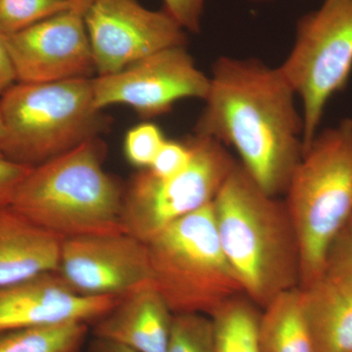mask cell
Listing matches in <instances>:
<instances>
[{"mask_svg": "<svg viewBox=\"0 0 352 352\" xmlns=\"http://www.w3.org/2000/svg\"><path fill=\"white\" fill-rule=\"evenodd\" d=\"M300 249V287L323 276L331 248L352 217V120L318 132L286 191Z\"/></svg>", "mask_w": 352, "mask_h": 352, "instance_id": "obj_4", "label": "cell"}, {"mask_svg": "<svg viewBox=\"0 0 352 352\" xmlns=\"http://www.w3.org/2000/svg\"><path fill=\"white\" fill-rule=\"evenodd\" d=\"M258 308L243 294L210 315L215 352H261Z\"/></svg>", "mask_w": 352, "mask_h": 352, "instance_id": "obj_18", "label": "cell"}, {"mask_svg": "<svg viewBox=\"0 0 352 352\" xmlns=\"http://www.w3.org/2000/svg\"><path fill=\"white\" fill-rule=\"evenodd\" d=\"M324 274L352 294V233L346 229L333 242Z\"/></svg>", "mask_w": 352, "mask_h": 352, "instance_id": "obj_23", "label": "cell"}, {"mask_svg": "<svg viewBox=\"0 0 352 352\" xmlns=\"http://www.w3.org/2000/svg\"><path fill=\"white\" fill-rule=\"evenodd\" d=\"M61 244L13 208H0V288L56 271Z\"/></svg>", "mask_w": 352, "mask_h": 352, "instance_id": "obj_15", "label": "cell"}, {"mask_svg": "<svg viewBox=\"0 0 352 352\" xmlns=\"http://www.w3.org/2000/svg\"><path fill=\"white\" fill-rule=\"evenodd\" d=\"M194 134L236 150L266 193H285L303 151L302 116L280 69L256 58L219 57Z\"/></svg>", "mask_w": 352, "mask_h": 352, "instance_id": "obj_1", "label": "cell"}, {"mask_svg": "<svg viewBox=\"0 0 352 352\" xmlns=\"http://www.w3.org/2000/svg\"><path fill=\"white\" fill-rule=\"evenodd\" d=\"M72 2V9L78 12L85 14L87 7L91 3L92 0H69Z\"/></svg>", "mask_w": 352, "mask_h": 352, "instance_id": "obj_29", "label": "cell"}, {"mask_svg": "<svg viewBox=\"0 0 352 352\" xmlns=\"http://www.w3.org/2000/svg\"><path fill=\"white\" fill-rule=\"evenodd\" d=\"M87 331L85 323L4 331L0 332V352H78Z\"/></svg>", "mask_w": 352, "mask_h": 352, "instance_id": "obj_19", "label": "cell"}, {"mask_svg": "<svg viewBox=\"0 0 352 352\" xmlns=\"http://www.w3.org/2000/svg\"><path fill=\"white\" fill-rule=\"evenodd\" d=\"M69 9V0H0V34L13 36Z\"/></svg>", "mask_w": 352, "mask_h": 352, "instance_id": "obj_20", "label": "cell"}, {"mask_svg": "<svg viewBox=\"0 0 352 352\" xmlns=\"http://www.w3.org/2000/svg\"><path fill=\"white\" fill-rule=\"evenodd\" d=\"M212 207L224 256L254 305L263 309L300 287V249L285 201L264 192L237 163Z\"/></svg>", "mask_w": 352, "mask_h": 352, "instance_id": "obj_2", "label": "cell"}, {"mask_svg": "<svg viewBox=\"0 0 352 352\" xmlns=\"http://www.w3.org/2000/svg\"><path fill=\"white\" fill-rule=\"evenodd\" d=\"M4 134H6V131H4L3 120H2L1 113H0V153H1L2 144H3Z\"/></svg>", "mask_w": 352, "mask_h": 352, "instance_id": "obj_30", "label": "cell"}, {"mask_svg": "<svg viewBox=\"0 0 352 352\" xmlns=\"http://www.w3.org/2000/svg\"><path fill=\"white\" fill-rule=\"evenodd\" d=\"M89 352H138L124 344L110 342V340L96 339L90 346Z\"/></svg>", "mask_w": 352, "mask_h": 352, "instance_id": "obj_28", "label": "cell"}, {"mask_svg": "<svg viewBox=\"0 0 352 352\" xmlns=\"http://www.w3.org/2000/svg\"><path fill=\"white\" fill-rule=\"evenodd\" d=\"M146 247L152 283L173 314L210 316L244 294L220 245L212 203L176 220Z\"/></svg>", "mask_w": 352, "mask_h": 352, "instance_id": "obj_6", "label": "cell"}, {"mask_svg": "<svg viewBox=\"0 0 352 352\" xmlns=\"http://www.w3.org/2000/svg\"><path fill=\"white\" fill-rule=\"evenodd\" d=\"M191 159L192 149L188 139L185 142L166 139L148 170L157 177H171L182 173L189 166Z\"/></svg>", "mask_w": 352, "mask_h": 352, "instance_id": "obj_24", "label": "cell"}, {"mask_svg": "<svg viewBox=\"0 0 352 352\" xmlns=\"http://www.w3.org/2000/svg\"><path fill=\"white\" fill-rule=\"evenodd\" d=\"M17 82L12 64L4 41L3 36L0 34V96Z\"/></svg>", "mask_w": 352, "mask_h": 352, "instance_id": "obj_27", "label": "cell"}, {"mask_svg": "<svg viewBox=\"0 0 352 352\" xmlns=\"http://www.w3.org/2000/svg\"><path fill=\"white\" fill-rule=\"evenodd\" d=\"M32 168L11 161L0 153V208L10 207L16 192Z\"/></svg>", "mask_w": 352, "mask_h": 352, "instance_id": "obj_25", "label": "cell"}, {"mask_svg": "<svg viewBox=\"0 0 352 352\" xmlns=\"http://www.w3.org/2000/svg\"><path fill=\"white\" fill-rule=\"evenodd\" d=\"M250 1H252V2H267V1H271V0H250Z\"/></svg>", "mask_w": 352, "mask_h": 352, "instance_id": "obj_32", "label": "cell"}, {"mask_svg": "<svg viewBox=\"0 0 352 352\" xmlns=\"http://www.w3.org/2000/svg\"><path fill=\"white\" fill-rule=\"evenodd\" d=\"M206 0H164V10L173 18L184 31L199 32Z\"/></svg>", "mask_w": 352, "mask_h": 352, "instance_id": "obj_26", "label": "cell"}, {"mask_svg": "<svg viewBox=\"0 0 352 352\" xmlns=\"http://www.w3.org/2000/svg\"><path fill=\"white\" fill-rule=\"evenodd\" d=\"M173 318L154 285H146L120 298L112 309L94 322V335L138 352H166Z\"/></svg>", "mask_w": 352, "mask_h": 352, "instance_id": "obj_14", "label": "cell"}, {"mask_svg": "<svg viewBox=\"0 0 352 352\" xmlns=\"http://www.w3.org/2000/svg\"><path fill=\"white\" fill-rule=\"evenodd\" d=\"M346 230H349V232L352 233V217L351 221H349V226L346 227Z\"/></svg>", "mask_w": 352, "mask_h": 352, "instance_id": "obj_31", "label": "cell"}, {"mask_svg": "<svg viewBox=\"0 0 352 352\" xmlns=\"http://www.w3.org/2000/svg\"><path fill=\"white\" fill-rule=\"evenodd\" d=\"M0 113L1 154L31 168L99 138L110 126L94 107L92 78L15 83L0 96Z\"/></svg>", "mask_w": 352, "mask_h": 352, "instance_id": "obj_5", "label": "cell"}, {"mask_svg": "<svg viewBox=\"0 0 352 352\" xmlns=\"http://www.w3.org/2000/svg\"><path fill=\"white\" fill-rule=\"evenodd\" d=\"M100 138L32 168L10 207L62 240L126 232L124 188L103 166Z\"/></svg>", "mask_w": 352, "mask_h": 352, "instance_id": "obj_3", "label": "cell"}, {"mask_svg": "<svg viewBox=\"0 0 352 352\" xmlns=\"http://www.w3.org/2000/svg\"><path fill=\"white\" fill-rule=\"evenodd\" d=\"M315 352H352V294L323 276L300 288Z\"/></svg>", "mask_w": 352, "mask_h": 352, "instance_id": "obj_16", "label": "cell"}, {"mask_svg": "<svg viewBox=\"0 0 352 352\" xmlns=\"http://www.w3.org/2000/svg\"><path fill=\"white\" fill-rule=\"evenodd\" d=\"M97 76H107L157 51L187 44L182 25L138 0H92L83 14Z\"/></svg>", "mask_w": 352, "mask_h": 352, "instance_id": "obj_10", "label": "cell"}, {"mask_svg": "<svg viewBox=\"0 0 352 352\" xmlns=\"http://www.w3.org/2000/svg\"><path fill=\"white\" fill-rule=\"evenodd\" d=\"M17 82L94 78V53L83 14L69 9L3 36Z\"/></svg>", "mask_w": 352, "mask_h": 352, "instance_id": "obj_12", "label": "cell"}, {"mask_svg": "<svg viewBox=\"0 0 352 352\" xmlns=\"http://www.w3.org/2000/svg\"><path fill=\"white\" fill-rule=\"evenodd\" d=\"M166 352H215L212 318L205 314H173Z\"/></svg>", "mask_w": 352, "mask_h": 352, "instance_id": "obj_21", "label": "cell"}, {"mask_svg": "<svg viewBox=\"0 0 352 352\" xmlns=\"http://www.w3.org/2000/svg\"><path fill=\"white\" fill-rule=\"evenodd\" d=\"M278 69L302 101L305 151L319 132L328 102L351 76L352 0H324L303 15L293 48Z\"/></svg>", "mask_w": 352, "mask_h": 352, "instance_id": "obj_7", "label": "cell"}, {"mask_svg": "<svg viewBox=\"0 0 352 352\" xmlns=\"http://www.w3.org/2000/svg\"><path fill=\"white\" fill-rule=\"evenodd\" d=\"M120 298L85 296L56 271L0 288V332L65 323H94Z\"/></svg>", "mask_w": 352, "mask_h": 352, "instance_id": "obj_13", "label": "cell"}, {"mask_svg": "<svg viewBox=\"0 0 352 352\" xmlns=\"http://www.w3.org/2000/svg\"><path fill=\"white\" fill-rule=\"evenodd\" d=\"M210 87V76L196 66L186 45L157 51L117 73L92 78L97 110L126 105L142 119L170 112L183 99L205 101Z\"/></svg>", "mask_w": 352, "mask_h": 352, "instance_id": "obj_9", "label": "cell"}, {"mask_svg": "<svg viewBox=\"0 0 352 352\" xmlns=\"http://www.w3.org/2000/svg\"><path fill=\"white\" fill-rule=\"evenodd\" d=\"M263 310L259 321L261 352H315L300 288L276 296Z\"/></svg>", "mask_w": 352, "mask_h": 352, "instance_id": "obj_17", "label": "cell"}, {"mask_svg": "<svg viewBox=\"0 0 352 352\" xmlns=\"http://www.w3.org/2000/svg\"><path fill=\"white\" fill-rule=\"evenodd\" d=\"M56 272L85 296L122 298L153 284L146 243L126 232L62 240Z\"/></svg>", "mask_w": 352, "mask_h": 352, "instance_id": "obj_11", "label": "cell"}, {"mask_svg": "<svg viewBox=\"0 0 352 352\" xmlns=\"http://www.w3.org/2000/svg\"><path fill=\"white\" fill-rule=\"evenodd\" d=\"M188 141L192 159L182 173L161 178L144 168L124 188V230L142 242L212 203L237 164L226 146L214 139L194 134Z\"/></svg>", "mask_w": 352, "mask_h": 352, "instance_id": "obj_8", "label": "cell"}, {"mask_svg": "<svg viewBox=\"0 0 352 352\" xmlns=\"http://www.w3.org/2000/svg\"><path fill=\"white\" fill-rule=\"evenodd\" d=\"M166 139L156 124L146 122L134 126L124 138V154L129 163L141 170L149 168Z\"/></svg>", "mask_w": 352, "mask_h": 352, "instance_id": "obj_22", "label": "cell"}]
</instances>
